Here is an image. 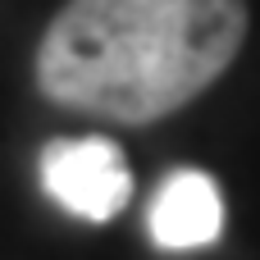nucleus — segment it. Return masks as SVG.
Segmentation results:
<instances>
[{
  "label": "nucleus",
  "instance_id": "1",
  "mask_svg": "<svg viewBox=\"0 0 260 260\" xmlns=\"http://www.w3.org/2000/svg\"><path fill=\"white\" fill-rule=\"evenodd\" d=\"M247 23V0H69L37 46V87L78 114L155 123L224 78Z\"/></svg>",
  "mask_w": 260,
  "mask_h": 260
},
{
  "label": "nucleus",
  "instance_id": "3",
  "mask_svg": "<svg viewBox=\"0 0 260 260\" xmlns=\"http://www.w3.org/2000/svg\"><path fill=\"white\" fill-rule=\"evenodd\" d=\"M146 233L160 251H201L224 233V192L206 169H169L146 206Z\"/></svg>",
  "mask_w": 260,
  "mask_h": 260
},
{
  "label": "nucleus",
  "instance_id": "2",
  "mask_svg": "<svg viewBox=\"0 0 260 260\" xmlns=\"http://www.w3.org/2000/svg\"><path fill=\"white\" fill-rule=\"evenodd\" d=\"M41 192L87 219V224H110L128 201H133V169L123 151L110 137H55L41 146L37 160Z\"/></svg>",
  "mask_w": 260,
  "mask_h": 260
}]
</instances>
